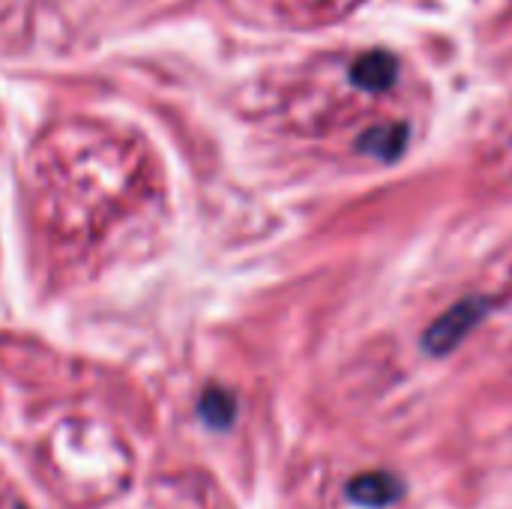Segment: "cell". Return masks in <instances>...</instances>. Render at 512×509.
Listing matches in <instances>:
<instances>
[{
    "instance_id": "cell-1",
    "label": "cell",
    "mask_w": 512,
    "mask_h": 509,
    "mask_svg": "<svg viewBox=\"0 0 512 509\" xmlns=\"http://www.w3.org/2000/svg\"><path fill=\"white\" fill-rule=\"evenodd\" d=\"M489 312V300L483 297H468V300H459L453 309H447L423 336V345L429 354L435 357H444L450 354L453 348L462 345V339H468V333L486 318Z\"/></svg>"
},
{
    "instance_id": "cell-2",
    "label": "cell",
    "mask_w": 512,
    "mask_h": 509,
    "mask_svg": "<svg viewBox=\"0 0 512 509\" xmlns=\"http://www.w3.org/2000/svg\"><path fill=\"white\" fill-rule=\"evenodd\" d=\"M285 21L297 27H324L351 15L366 0H267Z\"/></svg>"
},
{
    "instance_id": "cell-3",
    "label": "cell",
    "mask_w": 512,
    "mask_h": 509,
    "mask_svg": "<svg viewBox=\"0 0 512 509\" xmlns=\"http://www.w3.org/2000/svg\"><path fill=\"white\" fill-rule=\"evenodd\" d=\"M405 495V486L399 477L387 474V471H372V474H360L348 483V498L357 507L366 509H384L396 504Z\"/></svg>"
},
{
    "instance_id": "cell-4",
    "label": "cell",
    "mask_w": 512,
    "mask_h": 509,
    "mask_svg": "<svg viewBox=\"0 0 512 509\" xmlns=\"http://www.w3.org/2000/svg\"><path fill=\"white\" fill-rule=\"evenodd\" d=\"M198 411H201V417H204L213 429H225V426L234 423L237 405H234V396H231V393H225L222 387H210V390L201 396Z\"/></svg>"
}]
</instances>
